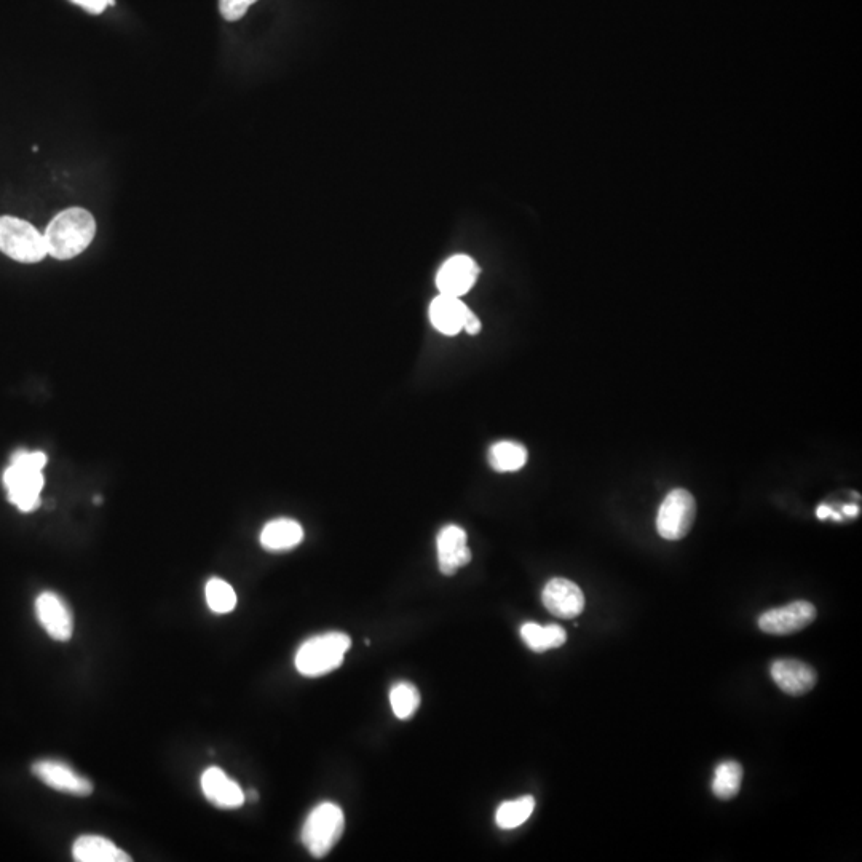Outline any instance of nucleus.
Listing matches in <instances>:
<instances>
[{"mask_svg":"<svg viewBox=\"0 0 862 862\" xmlns=\"http://www.w3.org/2000/svg\"><path fill=\"white\" fill-rule=\"evenodd\" d=\"M695 518L696 502L693 495L685 489H674L658 510V534L669 542L682 540L692 530Z\"/></svg>","mask_w":862,"mask_h":862,"instance_id":"6","label":"nucleus"},{"mask_svg":"<svg viewBox=\"0 0 862 862\" xmlns=\"http://www.w3.org/2000/svg\"><path fill=\"white\" fill-rule=\"evenodd\" d=\"M352 641L344 633H326L310 637L296 653V669L305 677H320L333 673L344 663Z\"/></svg>","mask_w":862,"mask_h":862,"instance_id":"3","label":"nucleus"},{"mask_svg":"<svg viewBox=\"0 0 862 862\" xmlns=\"http://www.w3.org/2000/svg\"><path fill=\"white\" fill-rule=\"evenodd\" d=\"M773 681L779 690L791 696L805 695L811 692L818 681L815 669L799 660H778L770 669Z\"/></svg>","mask_w":862,"mask_h":862,"instance_id":"14","label":"nucleus"},{"mask_svg":"<svg viewBox=\"0 0 862 862\" xmlns=\"http://www.w3.org/2000/svg\"><path fill=\"white\" fill-rule=\"evenodd\" d=\"M254 2H258V0H219V10H221L224 20L238 21L242 20Z\"/></svg>","mask_w":862,"mask_h":862,"instance_id":"24","label":"nucleus"},{"mask_svg":"<svg viewBox=\"0 0 862 862\" xmlns=\"http://www.w3.org/2000/svg\"><path fill=\"white\" fill-rule=\"evenodd\" d=\"M206 604L214 613H230L237 607V594L229 583L221 578H211L205 588Z\"/></svg>","mask_w":862,"mask_h":862,"instance_id":"22","label":"nucleus"},{"mask_svg":"<svg viewBox=\"0 0 862 862\" xmlns=\"http://www.w3.org/2000/svg\"><path fill=\"white\" fill-rule=\"evenodd\" d=\"M90 13H101L109 5V0H71Z\"/></svg>","mask_w":862,"mask_h":862,"instance_id":"25","label":"nucleus"},{"mask_svg":"<svg viewBox=\"0 0 862 862\" xmlns=\"http://www.w3.org/2000/svg\"><path fill=\"white\" fill-rule=\"evenodd\" d=\"M304 540V529L294 519L281 518L267 522L261 532V545L273 553L289 551L301 545Z\"/></svg>","mask_w":862,"mask_h":862,"instance_id":"17","label":"nucleus"},{"mask_svg":"<svg viewBox=\"0 0 862 862\" xmlns=\"http://www.w3.org/2000/svg\"><path fill=\"white\" fill-rule=\"evenodd\" d=\"M815 618V605L807 601H795L762 613L759 618V628L773 636H787L807 628Z\"/></svg>","mask_w":862,"mask_h":862,"instance_id":"7","label":"nucleus"},{"mask_svg":"<svg viewBox=\"0 0 862 862\" xmlns=\"http://www.w3.org/2000/svg\"><path fill=\"white\" fill-rule=\"evenodd\" d=\"M345 829L344 811L336 803H320L302 827V843L313 858H323L336 847Z\"/></svg>","mask_w":862,"mask_h":862,"instance_id":"4","label":"nucleus"},{"mask_svg":"<svg viewBox=\"0 0 862 862\" xmlns=\"http://www.w3.org/2000/svg\"><path fill=\"white\" fill-rule=\"evenodd\" d=\"M487 460L492 470L499 473H513L526 465L527 449L515 441H500L489 449Z\"/></svg>","mask_w":862,"mask_h":862,"instance_id":"19","label":"nucleus"},{"mask_svg":"<svg viewBox=\"0 0 862 862\" xmlns=\"http://www.w3.org/2000/svg\"><path fill=\"white\" fill-rule=\"evenodd\" d=\"M741 781H743V767L738 762L728 760L717 767L712 781V791L717 799L732 800L740 792Z\"/></svg>","mask_w":862,"mask_h":862,"instance_id":"21","label":"nucleus"},{"mask_svg":"<svg viewBox=\"0 0 862 862\" xmlns=\"http://www.w3.org/2000/svg\"><path fill=\"white\" fill-rule=\"evenodd\" d=\"M468 312L470 309L460 301V297L439 294L430 305L431 325L444 336H455L463 331Z\"/></svg>","mask_w":862,"mask_h":862,"instance_id":"15","label":"nucleus"},{"mask_svg":"<svg viewBox=\"0 0 862 862\" xmlns=\"http://www.w3.org/2000/svg\"><path fill=\"white\" fill-rule=\"evenodd\" d=\"M463 331H467L470 336H476V334L481 333V321H479V318L471 310L468 312L465 325H463Z\"/></svg>","mask_w":862,"mask_h":862,"instance_id":"26","label":"nucleus"},{"mask_svg":"<svg viewBox=\"0 0 862 862\" xmlns=\"http://www.w3.org/2000/svg\"><path fill=\"white\" fill-rule=\"evenodd\" d=\"M816 516H818L819 519L834 518L835 521H840V519H842V515L835 513L832 508L826 507V505H821V507L816 510Z\"/></svg>","mask_w":862,"mask_h":862,"instance_id":"27","label":"nucleus"},{"mask_svg":"<svg viewBox=\"0 0 862 862\" xmlns=\"http://www.w3.org/2000/svg\"><path fill=\"white\" fill-rule=\"evenodd\" d=\"M843 515L850 516V518H855V516L859 515V508L856 505H847V507H843Z\"/></svg>","mask_w":862,"mask_h":862,"instance_id":"28","label":"nucleus"},{"mask_svg":"<svg viewBox=\"0 0 862 862\" xmlns=\"http://www.w3.org/2000/svg\"><path fill=\"white\" fill-rule=\"evenodd\" d=\"M47 465L44 452L20 451L13 455L12 465L5 470L4 486L8 500L23 513H31L40 505V492L44 489L42 475Z\"/></svg>","mask_w":862,"mask_h":862,"instance_id":"2","label":"nucleus"},{"mask_svg":"<svg viewBox=\"0 0 862 862\" xmlns=\"http://www.w3.org/2000/svg\"><path fill=\"white\" fill-rule=\"evenodd\" d=\"M200 783L206 800L213 803L214 807L235 810L245 803V792L240 784L229 778L221 768L210 767L205 770Z\"/></svg>","mask_w":862,"mask_h":862,"instance_id":"13","label":"nucleus"},{"mask_svg":"<svg viewBox=\"0 0 862 862\" xmlns=\"http://www.w3.org/2000/svg\"><path fill=\"white\" fill-rule=\"evenodd\" d=\"M535 810V799L532 795H524L521 799L503 802L495 813V823L503 831H511L526 823Z\"/></svg>","mask_w":862,"mask_h":862,"instance_id":"20","label":"nucleus"},{"mask_svg":"<svg viewBox=\"0 0 862 862\" xmlns=\"http://www.w3.org/2000/svg\"><path fill=\"white\" fill-rule=\"evenodd\" d=\"M0 251L23 264H36L48 254L44 235L29 222L13 216L0 218Z\"/></svg>","mask_w":862,"mask_h":862,"instance_id":"5","label":"nucleus"},{"mask_svg":"<svg viewBox=\"0 0 862 862\" xmlns=\"http://www.w3.org/2000/svg\"><path fill=\"white\" fill-rule=\"evenodd\" d=\"M72 856L77 862H130V856L101 835H82L74 842Z\"/></svg>","mask_w":862,"mask_h":862,"instance_id":"16","label":"nucleus"},{"mask_svg":"<svg viewBox=\"0 0 862 862\" xmlns=\"http://www.w3.org/2000/svg\"><path fill=\"white\" fill-rule=\"evenodd\" d=\"M543 605L554 617L572 620L585 609V596L580 586L567 578H553L542 593Z\"/></svg>","mask_w":862,"mask_h":862,"instance_id":"11","label":"nucleus"},{"mask_svg":"<svg viewBox=\"0 0 862 862\" xmlns=\"http://www.w3.org/2000/svg\"><path fill=\"white\" fill-rule=\"evenodd\" d=\"M436 546L441 574L454 575L457 570L470 564L471 551L467 545V532L462 527L455 524L443 527L436 538Z\"/></svg>","mask_w":862,"mask_h":862,"instance_id":"12","label":"nucleus"},{"mask_svg":"<svg viewBox=\"0 0 862 862\" xmlns=\"http://www.w3.org/2000/svg\"><path fill=\"white\" fill-rule=\"evenodd\" d=\"M36 613L42 628L55 641L66 642L74 634V617L66 602L52 593L45 591L36 601Z\"/></svg>","mask_w":862,"mask_h":862,"instance_id":"9","label":"nucleus"},{"mask_svg":"<svg viewBox=\"0 0 862 862\" xmlns=\"http://www.w3.org/2000/svg\"><path fill=\"white\" fill-rule=\"evenodd\" d=\"M521 637L527 647L537 653L558 649L567 641L566 629L558 625L542 626L537 623L522 625Z\"/></svg>","mask_w":862,"mask_h":862,"instance_id":"18","label":"nucleus"},{"mask_svg":"<svg viewBox=\"0 0 862 862\" xmlns=\"http://www.w3.org/2000/svg\"><path fill=\"white\" fill-rule=\"evenodd\" d=\"M478 275V264L470 256L457 254L441 265L436 275V286L441 294L462 297L475 286Z\"/></svg>","mask_w":862,"mask_h":862,"instance_id":"10","label":"nucleus"},{"mask_svg":"<svg viewBox=\"0 0 862 862\" xmlns=\"http://www.w3.org/2000/svg\"><path fill=\"white\" fill-rule=\"evenodd\" d=\"M95 234V218L87 210L69 208L61 211L45 230L47 253L60 261L76 258L87 250Z\"/></svg>","mask_w":862,"mask_h":862,"instance_id":"1","label":"nucleus"},{"mask_svg":"<svg viewBox=\"0 0 862 862\" xmlns=\"http://www.w3.org/2000/svg\"><path fill=\"white\" fill-rule=\"evenodd\" d=\"M32 773L48 787L64 794L87 797L93 792V784L85 776L60 760H39L32 765Z\"/></svg>","mask_w":862,"mask_h":862,"instance_id":"8","label":"nucleus"},{"mask_svg":"<svg viewBox=\"0 0 862 862\" xmlns=\"http://www.w3.org/2000/svg\"><path fill=\"white\" fill-rule=\"evenodd\" d=\"M390 704H392L393 712L398 719H411L420 706L419 690L409 682H400L390 692Z\"/></svg>","mask_w":862,"mask_h":862,"instance_id":"23","label":"nucleus"}]
</instances>
